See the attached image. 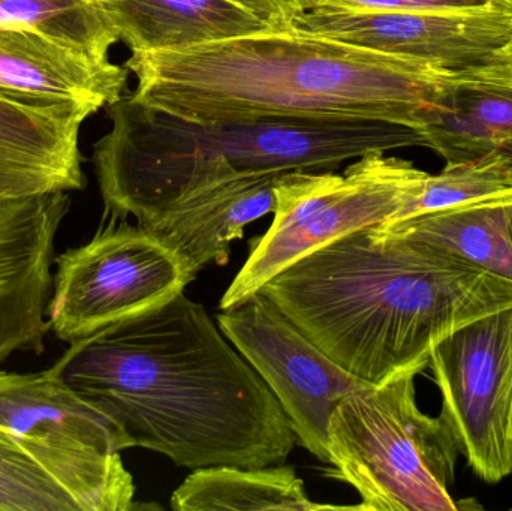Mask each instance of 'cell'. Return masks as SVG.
I'll return each mask as SVG.
<instances>
[{"label":"cell","instance_id":"cell-2","mask_svg":"<svg viewBox=\"0 0 512 511\" xmlns=\"http://www.w3.org/2000/svg\"><path fill=\"white\" fill-rule=\"evenodd\" d=\"M129 98L191 123L375 120L420 132L471 71L379 53L285 27L132 53Z\"/></svg>","mask_w":512,"mask_h":511},{"label":"cell","instance_id":"cell-4","mask_svg":"<svg viewBox=\"0 0 512 511\" xmlns=\"http://www.w3.org/2000/svg\"><path fill=\"white\" fill-rule=\"evenodd\" d=\"M93 147L105 212L188 168L227 162L246 173L330 171L373 152L424 146L420 132L375 120L271 119L201 123L122 98Z\"/></svg>","mask_w":512,"mask_h":511},{"label":"cell","instance_id":"cell-26","mask_svg":"<svg viewBox=\"0 0 512 511\" xmlns=\"http://www.w3.org/2000/svg\"><path fill=\"white\" fill-rule=\"evenodd\" d=\"M237 2L243 3V5L251 8L252 11H255L256 14L261 15L274 29H285V27L280 24L279 18L274 14L273 9H271L264 0H237Z\"/></svg>","mask_w":512,"mask_h":511},{"label":"cell","instance_id":"cell-5","mask_svg":"<svg viewBox=\"0 0 512 511\" xmlns=\"http://www.w3.org/2000/svg\"><path fill=\"white\" fill-rule=\"evenodd\" d=\"M418 372L405 371L340 402L328 423L330 476L360 495V510L453 511L459 449L442 417L420 410Z\"/></svg>","mask_w":512,"mask_h":511},{"label":"cell","instance_id":"cell-23","mask_svg":"<svg viewBox=\"0 0 512 511\" xmlns=\"http://www.w3.org/2000/svg\"><path fill=\"white\" fill-rule=\"evenodd\" d=\"M303 11H480L507 8L512 0H301Z\"/></svg>","mask_w":512,"mask_h":511},{"label":"cell","instance_id":"cell-18","mask_svg":"<svg viewBox=\"0 0 512 511\" xmlns=\"http://www.w3.org/2000/svg\"><path fill=\"white\" fill-rule=\"evenodd\" d=\"M512 195L369 228L373 236L427 243L512 282Z\"/></svg>","mask_w":512,"mask_h":511},{"label":"cell","instance_id":"cell-19","mask_svg":"<svg viewBox=\"0 0 512 511\" xmlns=\"http://www.w3.org/2000/svg\"><path fill=\"white\" fill-rule=\"evenodd\" d=\"M176 511H319L360 510L310 500L303 480L291 465L200 468L171 495Z\"/></svg>","mask_w":512,"mask_h":511},{"label":"cell","instance_id":"cell-17","mask_svg":"<svg viewBox=\"0 0 512 511\" xmlns=\"http://www.w3.org/2000/svg\"><path fill=\"white\" fill-rule=\"evenodd\" d=\"M131 53L194 47L274 29L237 0H101Z\"/></svg>","mask_w":512,"mask_h":511},{"label":"cell","instance_id":"cell-21","mask_svg":"<svg viewBox=\"0 0 512 511\" xmlns=\"http://www.w3.org/2000/svg\"><path fill=\"white\" fill-rule=\"evenodd\" d=\"M0 27L41 33L101 62L119 41L101 0H0Z\"/></svg>","mask_w":512,"mask_h":511},{"label":"cell","instance_id":"cell-3","mask_svg":"<svg viewBox=\"0 0 512 511\" xmlns=\"http://www.w3.org/2000/svg\"><path fill=\"white\" fill-rule=\"evenodd\" d=\"M337 365L372 386L429 368L460 327L512 308V282L427 243L349 234L262 285Z\"/></svg>","mask_w":512,"mask_h":511},{"label":"cell","instance_id":"cell-20","mask_svg":"<svg viewBox=\"0 0 512 511\" xmlns=\"http://www.w3.org/2000/svg\"><path fill=\"white\" fill-rule=\"evenodd\" d=\"M424 146L447 162L502 152L512 143V87L471 71L420 131Z\"/></svg>","mask_w":512,"mask_h":511},{"label":"cell","instance_id":"cell-22","mask_svg":"<svg viewBox=\"0 0 512 511\" xmlns=\"http://www.w3.org/2000/svg\"><path fill=\"white\" fill-rule=\"evenodd\" d=\"M508 195H512V161L504 153L447 162L441 173L427 174L418 194L393 222Z\"/></svg>","mask_w":512,"mask_h":511},{"label":"cell","instance_id":"cell-27","mask_svg":"<svg viewBox=\"0 0 512 511\" xmlns=\"http://www.w3.org/2000/svg\"><path fill=\"white\" fill-rule=\"evenodd\" d=\"M505 62H512V39L510 45H508V47L505 48L504 51V63Z\"/></svg>","mask_w":512,"mask_h":511},{"label":"cell","instance_id":"cell-7","mask_svg":"<svg viewBox=\"0 0 512 511\" xmlns=\"http://www.w3.org/2000/svg\"><path fill=\"white\" fill-rule=\"evenodd\" d=\"M54 263L47 317L68 344L170 302L197 278L165 240L120 218H108L90 242Z\"/></svg>","mask_w":512,"mask_h":511},{"label":"cell","instance_id":"cell-15","mask_svg":"<svg viewBox=\"0 0 512 511\" xmlns=\"http://www.w3.org/2000/svg\"><path fill=\"white\" fill-rule=\"evenodd\" d=\"M129 71L41 33L0 27V93L33 104L101 110L123 98Z\"/></svg>","mask_w":512,"mask_h":511},{"label":"cell","instance_id":"cell-28","mask_svg":"<svg viewBox=\"0 0 512 511\" xmlns=\"http://www.w3.org/2000/svg\"><path fill=\"white\" fill-rule=\"evenodd\" d=\"M510 228H511V234H512V215H511V221H510Z\"/></svg>","mask_w":512,"mask_h":511},{"label":"cell","instance_id":"cell-1","mask_svg":"<svg viewBox=\"0 0 512 511\" xmlns=\"http://www.w3.org/2000/svg\"><path fill=\"white\" fill-rule=\"evenodd\" d=\"M65 378L129 449L177 467H271L297 444L267 384L185 291L69 344Z\"/></svg>","mask_w":512,"mask_h":511},{"label":"cell","instance_id":"cell-16","mask_svg":"<svg viewBox=\"0 0 512 511\" xmlns=\"http://www.w3.org/2000/svg\"><path fill=\"white\" fill-rule=\"evenodd\" d=\"M69 348L44 371H0V423L18 434L71 449L120 455L128 443L120 429L81 398L65 378Z\"/></svg>","mask_w":512,"mask_h":511},{"label":"cell","instance_id":"cell-24","mask_svg":"<svg viewBox=\"0 0 512 511\" xmlns=\"http://www.w3.org/2000/svg\"><path fill=\"white\" fill-rule=\"evenodd\" d=\"M475 75L481 80L489 83L502 84V86L512 87V62L499 63L487 68L474 69Z\"/></svg>","mask_w":512,"mask_h":511},{"label":"cell","instance_id":"cell-9","mask_svg":"<svg viewBox=\"0 0 512 511\" xmlns=\"http://www.w3.org/2000/svg\"><path fill=\"white\" fill-rule=\"evenodd\" d=\"M218 326L271 390L298 446L328 464L334 410L372 384L337 365L259 291L222 311Z\"/></svg>","mask_w":512,"mask_h":511},{"label":"cell","instance_id":"cell-8","mask_svg":"<svg viewBox=\"0 0 512 511\" xmlns=\"http://www.w3.org/2000/svg\"><path fill=\"white\" fill-rule=\"evenodd\" d=\"M429 368L442 420L475 476H512V308L460 327L439 342Z\"/></svg>","mask_w":512,"mask_h":511},{"label":"cell","instance_id":"cell-10","mask_svg":"<svg viewBox=\"0 0 512 511\" xmlns=\"http://www.w3.org/2000/svg\"><path fill=\"white\" fill-rule=\"evenodd\" d=\"M288 27L468 72L504 63L512 39V6L480 11L309 9L294 15Z\"/></svg>","mask_w":512,"mask_h":511},{"label":"cell","instance_id":"cell-13","mask_svg":"<svg viewBox=\"0 0 512 511\" xmlns=\"http://www.w3.org/2000/svg\"><path fill=\"white\" fill-rule=\"evenodd\" d=\"M71 204L69 192L0 197V366L12 354L45 351L54 239Z\"/></svg>","mask_w":512,"mask_h":511},{"label":"cell","instance_id":"cell-12","mask_svg":"<svg viewBox=\"0 0 512 511\" xmlns=\"http://www.w3.org/2000/svg\"><path fill=\"white\" fill-rule=\"evenodd\" d=\"M135 485L120 455L71 449L0 423V511H129Z\"/></svg>","mask_w":512,"mask_h":511},{"label":"cell","instance_id":"cell-25","mask_svg":"<svg viewBox=\"0 0 512 511\" xmlns=\"http://www.w3.org/2000/svg\"><path fill=\"white\" fill-rule=\"evenodd\" d=\"M264 2L273 9L283 27H288L289 20L303 12L301 0H264Z\"/></svg>","mask_w":512,"mask_h":511},{"label":"cell","instance_id":"cell-11","mask_svg":"<svg viewBox=\"0 0 512 511\" xmlns=\"http://www.w3.org/2000/svg\"><path fill=\"white\" fill-rule=\"evenodd\" d=\"M280 174L237 171L222 161L198 165L134 219L179 252L198 275L207 264L227 263L245 228L273 213Z\"/></svg>","mask_w":512,"mask_h":511},{"label":"cell","instance_id":"cell-6","mask_svg":"<svg viewBox=\"0 0 512 511\" xmlns=\"http://www.w3.org/2000/svg\"><path fill=\"white\" fill-rule=\"evenodd\" d=\"M427 174L385 152L355 159L343 174H280L274 183L273 222L225 291L221 311L239 305L306 255L349 234L396 221Z\"/></svg>","mask_w":512,"mask_h":511},{"label":"cell","instance_id":"cell-14","mask_svg":"<svg viewBox=\"0 0 512 511\" xmlns=\"http://www.w3.org/2000/svg\"><path fill=\"white\" fill-rule=\"evenodd\" d=\"M96 108L44 105L0 93V197L81 191L80 128Z\"/></svg>","mask_w":512,"mask_h":511}]
</instances>
